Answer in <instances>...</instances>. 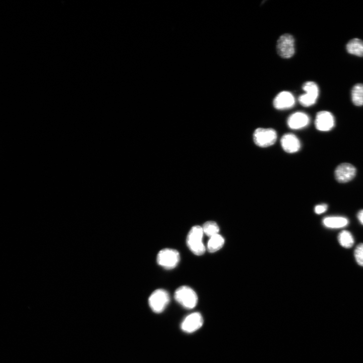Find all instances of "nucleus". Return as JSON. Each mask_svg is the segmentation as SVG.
Instances as JSON below:
<instances>
[{"mask_svg":"<svg viewBox=\"0 0 363 363\" xmlns=\"http://www.w3.org/2000/svg\"><path fill=\"white\" fill-rule=\"evenodd\" d=\"M203 228L200 226L193 227L187 237V245L194 254L201 256L205 254L206 247L203 242Z\"/></svg>","mask_w":363,"mask_h":363,"instance_id":"obj_1","label":"nucleus"},{"mask_svg":"<svg viewBox=\"0 0 363 363\" xmlns=\"http://www.w3.org/2000/svg\"><path fill=\"white\" fill-rule=\"evenodd\" d=\"M174 299L180 305L188 309L196 307L198 297L196 292L188 286H181L174 293Z\"/></svg>","mask_w":363,"mask_h":363,"instance_id":"obj_2","label":"nucleus"},{"mask_svg":"<svg viewBox=\"0 0 363 363\" xmlns=\"http://www.w3.org/2000/svg\"><path fill=\"white\" fill-rule=\"evenodd\" d=\"M253 139L257 146L267 147L276 143L277 133L273 129L258 128L254 133Z\"/></svg>","mask_w":363,"mask_h":363,"instance_id":"obj_3","label":"nucleus"},{"mask_svg":"<svg viewBox=\"0 0 363 363\" xmlns=\"http://www.w3.org/2000/svg\"><path fill=\"white\" fill-rule=\"evenodd\" d=\"M180 260L178 252L176 250L165 248L161 250L157 256V262L166 269H172L178 264Z\"/></svg>","mask_w":363,"mask_h":363,"instance_id":"obj_4","label":"nucleus"},{"mask_svg":"<svg viewBox=\"0 0 363 363\" xmlns=\"http://www.w3.org/2000/svg\"><path fill=\"white\" fill-rule=\"evenodd\" d=\"M170 300L168 292L163 289L154 291L149 298V305L151 310L156 313L163 312Z\"/></svg>","mask_w":363,"mask_h":363,"instance_id":"obj_5","label":"nucleus"},{"mask_svg":"<svg viewBox=\"0 0 363 363\" xmlns=\"http://www.w3.org/2000/svg\"><path fill=\"white\" fill-rule=\"evenodd\" d=\"M305 93L300 96L299 101L300 104L309 107L314 105L319 97V90L317 84L313 81L305 82L303 85Z\"/></svg>","mask_w":363,"mask_h":363,"instance_id":"obj_6","label":"nucleus"},{"mask_svg":"<svg viewBox=\"0 0 363 363\" xmlns=\"http://www.w3.org/2000/svg\"><path fill=\"white\" fill-rule=\"evenodd\" d=\"M277 50L282 58L289 59L295 54V40L293 36L286 34L280 37L277 42Z\"/></svg>","mask_w":363,"mask_h":363,"instance_id":"obj_7","label":"nucleus"},{"mask_svg":"<svg viewBox=\"0 0 363 363\" xmlns=\"http://www.w3.org/2000/svg\"><path fill=\"white\" fill-rule=\"evenodd\" d=\"M334 173L335 178L338 183L345 184L354 177L356 169L350 163H342L338 165Z\"/></svg>","mask_w":363,"mask_h":363,"instance_id":"obj_8","label":"nucleus"},{"mask_svg":"<svg viewBox=\"0 0 363 363\" xmlns=\"http://www.w3.org/2000/svg\"><path fill=\"white\" fill-rule=\"evenodd\" d=\"M315 124L318 130L322 132L329 131L335 126L334 117L329 112L321 111L316 115Z\"/></svg>","mask_w":363,"mask_h":363,"instance_id":"obj_9","label":"nucleus"},{"mask_svg":"<svg viewBox=\"0 0 363 363\" xmlns=\"http://www.w3.org/2000/svg\"><path fill=\"white\" fill-rule=\"evenodd\" d=\"M204 324V319L199 312L193 313L188 316L181 324V328L187 333L194 332L201 328Z\"/></svg>","mask_w":363,"mask_h":363,"instance_id":"obj_10","label":"nucleus"},{"mask_svg":"<svg viewBox=\"0 0 363 363\" xmlns=\"http://www.w3.org/2000/svg\"><path fill=\"white\" fill-rule=\"evenodd\" d=\"M295 103L294 96L284 91L279 94L274 101V106L278 110H286L292 108Z\"/></svg>","mask_w":363,"mask_h":363,"instance_id":"obj_11","label":"nucleus"},{"mask_svg":"<svg viewBox=\"0 0 363 363\" xmlns=\"http://www.w3.org/2000/svg\"><path fill=\"white\" fill-rule=\"evenodd\" d=\"M310 123V118L305 113L296 112L292 114L288 118L287 124L292 129L298 130L307 126Z\"/></svg>","mask_w":363,"mask_h":363,"instance_id":"obj_12","label":"nucleus"},{"mask_svg":"<svg viewBox=\"0 0 363 363\" xmlns=\"http://www.w3.org/2000/svg\"><path fill=\"white\" fill-rule=\"evenodd\" d=\"M281 143L283 149L289 153L297 152L301 148L299 139L293 134H285L282 137Z\"/></svg>","mask_w":363,"mask_h":363,"instance_id":"obj_13","label":"nucleus"},{"mask_svg":"<svg viewBox=\"0 0 363 363\" xmlns=\"http://www.w3.org/2000/svg\"><path fill=\"white\" fill-rule=\"evenodd\" d=\"M323 223L327 228L338 229L347 226L348 224V220L342 217H329L323 220Z\"/></svg>","mask_w":363,"mask_h":363,"instance_id":"obj_14","label":"nucleus"},{"mask_svg":"<svg viewBox=\"0 0 363 363\" xmlns=\"http://www.w3.org/2000/svg\"><path fill=\"white\" fill-rule=\"evenodd\" d=\"M348 53L358 57H363V41L358 39L350 40L346 45Z\"/></svg>","mask_w":363,"mask_h":363,"instance_id":"obj_15","label":"nucleus"},{"mask_svg":"<svg viewBox=\"0 0 363 363\" xmlns=\"http://www.w3.org/2000/svg\"><path fill=\"white\" fill-rule=\"evenodd\" d=\"M351 100L358 107L363 106V84H356L352 88Z\"/></svg>","mask_w":363,"mask_h":363,"instance_id":"obj_16","label":"nucleus"},{"mask_svg":"<svg viewBox=\"0 0 363 363\" xmlns=\"http://www.w3.org/2000/svg\"><path fill=\"white\" fill-rule=\"evenodd\" d=\"M224 243V238L219 234L211 237L208 244V251L211 253H215L220 250Z\"/></svg>","mask_w":363,"mask_h":363,"instance_id":"obj_17","label":"nucleus"},{"mask_svg":"<svg viewBox=\"0 0 363 363\" xmlns=\"http://www.w3.org/2000/svg\"><path fill=\"white\" fill-rule=\"evenodd\" d=\"M338 240L342 247L347 249L352 247L354 244L351 234L347 231H342L339 234Z\"/></svg>","mask_w":363,"mask_h":363,"instance_id":"obj_18","label":"nucleus"},{"mask_svg":"<svg viewBox=\"0 0 363 363\" xmlns=\"http://www.w3.org/2000/svg\"><path fill=\"white\" fill-rule=\"evenodd\" d=\"M202 228L204 234L210 238L219 234L220 231L218 224L213 221L206 222Z\"/></svg>","mask_w":363,"mask_h":363,"instance_id":"obj_19","label":"nucleus"},{"mask_svg":"<svg viewBox=\"0 0 363 363\" xmlns=\"http://www.w3.org/2000/svg\"><path fill=\"white\" fill-rule=\"evenodd\" d=\"M354 256L357 263L363 266V244L360 243L357 245L354 251Z\"/></svg>","mask_w":363,"mask_h":363,"instance_id":"obj_20","label":"nucleus"},{"mask_svg":"<svg viewBox=\"0 0 363 363\" xmlns=\"http://www.w3.org/2000/svg\"><path fill=\"white\" fill-rule=\"evenodd\" d=\"M327 210V205L326 204H322L317 206L315 208V212L318 215H320L325 213Z\"/></svg>","mask_w":363,"mask_h":363,"instance_id":"obj_21","label":"nucleus"},{"mask_svg":"<svg viewBox=\"0 0 363 363\" xmlns=\"http://www.w3.org/2000/svg\"><path fill=\"white\" fill-rule=\"evenodd\" d=\"M357 218L360 223L363 225V210L358 213Z\"/></svg>","mask_w":363,"mask_h":363,"instance_id":"obj_22","label":"nucleus"}]
</instances>
